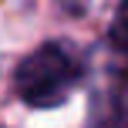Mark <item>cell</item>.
I'll use <instances>...</instances> for the list:
<instances>
[{
	"instance_id": "cell-1",
	"label": "cell",
	"mask_w": 128,
	"mask_h": 128,
	"mask_svg": "<svg viewBox=\"0 0 128 128\" xmlns=\"http://www.w3.org/2000/svg\"><path fill=\"white\" fill-rule=\"evenodd\" d=\"M84 64L61 40L40 44L34 54H27L17 68L14 88H17L20 101H27L30 108H58L64 98L78 88Z\"/></svg>"
},
{
	"instance_id": "cell-2",
	"label": "cell",
	"mask_w": 128,
	"mask_h": 128,
	"mask_svg": "<svg viewBox=\"0 0 128 128\" xmlns=\"http://www.w3.org/2000/svg\"><path fill=\"white\" fill-rule=\"evenodd\" d=\"M111 44L128 58V0H122L115 10V20H111Z\"/></svg>"
}]
</instances>
